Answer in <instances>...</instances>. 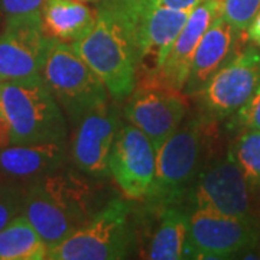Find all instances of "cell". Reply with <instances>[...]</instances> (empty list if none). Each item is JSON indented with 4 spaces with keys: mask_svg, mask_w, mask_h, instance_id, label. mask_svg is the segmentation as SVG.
<instances>
[{
    "mask_svg": "<svg viewBox=\"0 0 260 260\" xmlns=\"http://www.w3.org/2000/svg\"><path fill=\"white\" fill-rule=\"evenodd\" d=\"M93 28L71 44L117 102L127 99L138 83L139 58L133 30L117 0H103Z\"/></svg>",
    "mask_w": 260,
    "mask_h": 260,
    "instance_id": "6da1fadb",
    "label": "cell"
},
{
    "mask_svg": "<svg viewBox=\"0 0 260 260\" xmlns=\"http://www.w3.org/2000/svg\"><path fill=\"white\" fill-rule=\"evenodd\" d=\"M0 114L10 127V145L65 142L67 119L42 77L2 83Z\"/></svg>",
    "mask_w": 260,
    "mask_h": 260,
    "instance_id": "7a4b0ae2",
    "label": "cell"
},
{
    "mask_svg": "<svg viewBox=\"0 0 260 260\" xmlns=\"http://www.w3.org/2000/svg\"><path fill=\"white\" fill-rule=\"evenodd\" d=\"M41 77L64 114L78 123L107 103V88L71 44L51 39Z\"/></svg>",
    "mask_w": 260,
    "mask_h": 260,
    "instance_id": "3957f363",
    "label": "cell"
},
{
    "mask_svg": "<svg viewBox=\"0 0 260 260\" xmlns=\"http://www.w3.org/2000/svg\"><path fill=\"white\" fill-rule=\"evenodd\" d=\"M132 244L130 207L114 198L62 242L49 247L47 259L119 260L127 257Z\"/></svg>",
    "mask_w": 260,
    "mask_h": 260,
    "instance_id": "277c9868",
    "label": "cell"
},
{
    "mask_svg": "<svg viewBox=\"0 0 260 260\" xmlns=\"http://www.w3.org/2000/svg\"><path fill=\"white\" fill-rule=\"evenodd\" d=\"M203 129L197 119L181 124L156 150V171L148 200L160 210L179 205L195 179L201 155Z\"/></svg>",
    "mask_w": 260,
    "mask_h": 260,
    "instance_id": "5b68a950",
    "label": "cell"
},
{
    "mask_svg": "<svg viewBox=\"0 0 260 260\" xmlns=\"http://www.w3.org/2000/svg\"><path fill=\"white\" fill-rule=\"evenodd\" d=\"M133 30L139 70L159 74L174 41L191 10L175 9L159 0H117Z\"/></svg>",
    "mask_w": 260,
    "mask_h": 260,
    "instance_id": "8992f818",
    "label": "cell"
},
{
    "mask_svg": "<svg viewBox=\"0 0 260 260\" xmlns=\"http://www.w3.org/2000/svg\"><path fill=\"white\" fill-rule=\"evenodd\" d=\"M127 99L126 119L152 140L156 150L182 124L186 114L185 94L162 81L158 74H145Z\"/></svg>",
    "mask_w": 260,
    "mask_h": 260,
    "instance_id": "52a82bcc",
    "label": "cell"
},
{
    "mask_svg": "<svg viewBox=\"0 0 260 260\" xmlns=\"http://www.w3.org/2000/svg\"><path fill=\"white\" fill-rule=\"evenodd\" d=\"M259 227L250 217L195 208L189 214L185 259H223L256 244Z\"/></svg>",
    "mask_w": 260,
    "mask_h": 260,
    "instance_id": "ba28073f",
    "label": "cell"
},
{
    "mask_svg": "<svg viewBox=\"0 0 260 260\" xmlns=\"http://www.w3.org/2000/svg\"><path fill=\"white\" fill-rule=\"evenodd\" d=\"M260 85V49L247 48L230 58L197 94L205 114L223 119L237 113Z\"/></svg>",
    "mask_w": 260,
    "mask_h": 260,
    "instance_id": "9c48e42d",
    "label": "cell"
},
{
    "mask_svg": "<svg viewBox=\"0 0 260 260\" xmlns=\"http://www.w3.org/2000/svg\"><path fill=\"white\" fill-rule=\"evenodd\" d=\"M51 38L44 34L41 12L8 16L0 34V80L41 77Z\"/></svg>",
    "mask_w": 260,
    "mask_h": 260,
    "instance_id": "30bf717a",
    "label": "cell"
},
{
    "mask_svg": "<svg viewBox=\"0 0 260 260\" xmlns=\"http://www.w3.org/2000/svg\"><path fill=\"white\" fill-rule=\"evenodd\" d=\"M249 184L232 152L214 165L204 169L185 198L195 208L210 210L232 217H249L250 195Z\"/></svg>",
    "mask_w": 260,
    "mask_h": 260,
    "instance_id": "8fae6325",
    "label": "cell"
},
{
    "mask_svg": "<svg viewBox=\"0 0 260 260\" xmlns=\"http://www.w3.org/2000/svg\"><path fill=\"white\" fill-rule=\"evenodd\" d=\"M110 175L132 200L146 198L156 171V149L132 123H121L109 159Z\"/></svg>",
    "mask_w": 260,
    "mask_h": 260,
    "instance_id": "7c38bea8",
    "label": "cell"
},
{
    "mask_svg": "<svg viewBox=\"0 0 260 260\" xmlns=\"http://www.w3.org/2000/svg\"><path fill=\"white\" fill-rule=\"evenodd\" d=\"M117 109L106 103L77 123L71 156L77 168L91 178L110 175L109 159L121 126Z\"/></svg>",
    "mask_w": 260,
    "mask_h": 260,
    "instance_id": "4fadbf2b",
    "label": "cell"
},
{
    "mask_svg": "<svg viewBox=\"0 0 260 260\" xmlns=\"http://www.w3.org/2000/svg\"><path fill=\"white\" fill-rule=\"evenodd\" d=\"M22 211L47 243L48 249L62 242L67 236L88 220L44 178H38L29 188L28 194L23 198Z\"/></svg>",
    "mask_w": 260,
    "mask_h": 260,
    "instance_id": "5bb4252c",
    "label": "cell"
},
{
    "mask_svg": "<svg viewBox=\"0 0 260 260\" xmlns=\"http://www.w3.org/2000/svg\"><path fill=\"white\" fill-rule=\"evenodd\" d=\"M223 13V2L220 0H201L191 10L184 28L174 41L162 65L159 77L162 81L177 90H184L195 49L198 47L205 30L210 28L214 19Z\"/></svg>",
    "mask_w": 260,
    "mask_h": 260,
    "instance_id": "9a60e30c",
    "label": "cell"
},
{
    "mask_svg": "<svg viewBox=\"0 0 260 260\" xmlns=\"http://www.w3.org/2000/svg\"><path fill=\"white\" fill-rule=\"evenodd\" d=\"M239 34L240 32L224 18L223 13L214 19L195 49L182 93L197 95L204 88L210 78L230 59Z\"/></svg>",
    "mask_w": 260,
    "mask_h": 260,
    "instance_id": "2e32d148",
    "label": "cell"
},
{
    "mask_svg": "<svg viewBox=\"0 0 260 260\" xmlns=\"http://www.w3.org/2000/svg\"><path fill=\"white\" fill-rule=\"evenodd\" d=\"M65 159V142L10 145L0 149V172L9 178L38 179L59 171Z\"/></svg>",
    "mask_w": 260,
    "mask_h": 260,
    "instance_id": "e0dca14e",
    "label": "cell"
},
{
    "mask_svg": "<svg viewBox=\"0 0 260 260\" xmlns=\"http://www.w3.org/2000/svg\"><path fill=\"white\" fill-rule=\"evenodd\" d=\"M97 10L81 0H45L41 9L44 34L51 39L74 44L93 28Z\"/></svg>",
    "mask_w": 260,
    "mask_h": 260,
    "instance_id": "ac0fdd59",
    "label": "cell"
},
{
    "mask_svg": "<svg viewBox=\"0 0 260 260\" xmlns=\"http://www.w3.org/2000/svg\"><path fill=\"white\" fill-rule=\"evenodd\" d=\"M189 214L179 205H169L162 210L160 224L149 244L148 259H185L184 250L189 229Z\"/></svg>",
    "mask_w": 260,
    "mask_h": 260,
    "instance_id": "d6986e66",
    "label": "cell"
},
{
    "mask_svg": "<svg viewBox=\"0 0 260 260\" xmlns=\"http://www.w3.org/2000/svg\"><path fill=\"white\" fill-rule=\"evenodd\" d=\"M47 254V243L23 214L0 232V260H44Z\"/></svg>",
    "mask_w": 260,
    "mask_h": 260,
    "instance_id": "ffe728a7",
    "label": "cell"
},
{
    "mask_svg": "<svg viewBox=\"0 0 260 260\" xmlns=\"http://www.w3.org/2000/svg\"><path fill=\"white\" fill-rule=\"evenodd\" d=\"M230 152L249 186H260V130L246 129Z\"/></svg>",
    "mask_w": 260,
    "mask_h": 260,
    "instance_id": "44dd1931",
    "label": "cell"
},
{
    "mask_svg": "<svg viewBox=\"0 0 260 260\" xmlns=\"http://www.w3.org/2000/svg\"><path fill=\"white\" fill-rule=\"evenodd\" d=\"M260 10V0H223V16L239 32L246 30Z\"/></svg>",
    "mask_w": 260,
    "mask_h": 260,
    "instance_id": "7402d4cb",
    "label": "cell"
},
{
    "mask_svg": "<svg viewBox=\"0 0 260 260\" xmlns=\"http://www.w3.org/2000/svg\"><path fill=\"white\" fill-rule=\"evenodd\" d=\"M23 198L15 188L0 184V232L22 211Z\"/></svg>",
    "mask_w": 260,
    "mask_h": 260,
    "instance_id": "603a6c76",
    "label": "cell"
},
{
    "mask_svg": "<svg viewBox=\"0 0 260 260\" xmlns=\"http://www.w3.org/2000/svg\"><path fill=\"white\" fill-rule=\"evenodd\" d=\"M237 114V121L244 129L260 130V85Z\"/></svg>",
    "mask_w": 260,
    "mask_h": 260,
    "instance_id": "cb8c5ba5",
    "label": "cell"
},
{
    "mask_svg": "<svg viewBox=\"0 0 260 260\" xmlns=\"http://www.w3.org/2000/svg\"><path fill=\"white\" fill-rule=\"evenodd\" d=\"M45 0H0V6L6 16L28 15L41 12Z\"/></svg>",
    "mask_w": 260,
    "mask_h": 260,
    "instance_id": "d4e9b609",
    "label": "cell"
},
{
    "mask_svg": "<svg viewBox=\"0 0 260 260\" xmlns=\"http://www.w3.org/2000/svg\"><path fill=\"white\" fill-rule=\"evenodd\" d=\"M247 37L250 39L254 45L260 47V10L257 12V15L253 18L250 22V25L247 26Z\"/></svg>",
    "mask_w": 260,
    "mask_h": 260,
    "instance_id": "484cf974",
    "label": "cell"
},
{
    "mask_svg": "<svg viewBox=\"0 0 260 260\" xmlns=\"http://www.w3.org/2000/svg\"><path fill=\"white\" fill-rule=\"evenodd\" d=\"M160 3L175 8V9H188L192 10L201 2V0H159Z\"/></svg>",
    "mask_w": 260,
    "mask_h": 260,
    "instance_id": "4316f807",
    "label": "cell"
},
{
    "mask_svg": "<svg viewBox=\"0 0 260 260\" xmlns=\"http://www.w3.org/2000/svg\"><path fill=\"white\" fill-rule=\"evenodd\" d=\"M10 146V127L6 119L0 114V149Z\"/></svg>",
    "mask_w": 260,
    "mask_h": 260,
    "instance_id": "83f0119b",
    "label": "cell"
},
{
    "mask_svg": "<svg viewBox=\"0 0 260 260\" xmlns=\"http://www.w3.org/2000/svg\"><path fill=\"white\" fill-rule=\"evenodd\" d=\"M81 2H99V0H81Z\"/></svg>",
    "mask_w": 260,
    "mask_h": 260,
    "instance_id": "f1b7e54d",
    "label": "cell"
},
{
    "mask_svg": "<svg viewBox=\"0 0 260 260\" xmlns=\"http://www.w3.org/2000/svg\"><path fill=\"white\" fill-rule=\"evenodd\" d=\"M2 83H3V81H2V80H0V90H2Z\"/></svg>",
    "mask_w": 260,
    "mask_h": 260,
    "instance_id": "f546056e",
    "label": "cell"
},
{
    "mask_svg": "<svg viewBox=\"0 0 260 260\" xmlns=\"http://www.w3.org/2000/svg\"><path fill=\"white\" fill-rule=\"evenodd\" d=\"M220 2H223V0H220Z\"/></svg>",
    "mask_w": 260,
    "mask_h": 260,
    "instance_id": "4dcf8cb0",
    "label": "cell"
}]
</instances>
